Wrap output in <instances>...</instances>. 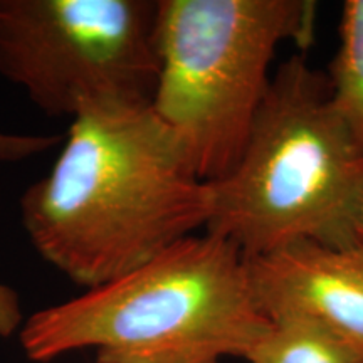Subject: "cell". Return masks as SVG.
Returning <instances> with one entry per match:
<instances>
[{
    "mask_svg": "<svg viewBox=\"0 0 363 363\" xmlns=\"http://www.w3.org/2000/svg\"><path fill=\"white\" fill-rule=\"evenodd\" d=\"M271 321H308L363 358V244L294 242L247 259Z\"/></svg>",
    "mask_w": 363,
    "mask_h": 363,
    "instance_id": "cell-6",
    "label": "cell"
},
{
    "mask_svg": "<svg viewBox=\"0 0 363 363\" xmlns=\"http://www.w3.org/2000/svg\"><path fill=\"white\" fill-rule=\"evenodd\" d=\"M158 2L0 0V76L44 115L152 104Z\"/></svg>",
    "mask_w": 363,
    "mask_h": 363,
    "instance_id": "cell-5",
    "label": "cell"
},
{
    "mask_svg": "<svg viewBox=\"0 0 363 363\" xmlns=\"http://www.w3.org/2000/svg\"><path fill=\"white\" fill-rule=\"evenodd\" d=\"M357 240L363 244V199L360 203V211H358V219H357Z\"/></svg>",
    "mask_w": 363,
    "mask_h": 363,
    "instance_id": "cell-11",
    "label": "cell"
},
{
    "mask_svg": "<svg viewBox=\"0 0 363 363\" xmlns=\"http://www.w3.org/2000/svg\"><path fill=\"white\" fill-rule=\"evenodd\" d=\"M208 189L203 230L246 259L305 240L358 242L363 147L305 56L278 67L238 163Z\"/></svg>",
    "mask_w": 363,
    "mask_h": 363,
    "instance_id": "cell-3",
    "label": "cell"
},
{
    "mask_svg": "<svg viewBox=\"0 0 363 363\" xmlns=\"http://www.w3.org/2000/svg\"><path fill=\"white\" fill-rule=\"evenodd\" d=\"M208 214V184L150 104L84 108L51 172L21 197L35 251L84 289L206 229Z\"/></svg>",
    "mask_w": 363,
    "mask_h": 363,
    "instance_id": "cell-1",
    "label": "cell"
},
{
    "mask_svg": "<svg viewBox=\"0 0 363 363\" xmlns=\"http://www.w3.org/2000/svg\"><path fill=\"white\" fill-rule=\"evenodd\" d=\"M271 325L246 257L203 230L121 278L33 313L19 342L35 363L86 348L96 350V363H220L246 360Z\"/></svg>",
    "mask_w": 363,
    "mask_h": 363,
    "instance_id": "cell-2",
    "label": "cell"
},
{
    "mask_svg": "<svg viewBox=\"0 0 363 363\" xmlns=\"http://www.w3.org/2000/svg\"><path fill=\"white\" fill-rule=\"evenodd\" d=\"M246 360L249 363H363V358L347 345L299 320L272 321Z\"/></svg>",
    "mask_w": 363,
    "mask_h": 363,
    "instance_id": "cell-8",
    "label": "cell"
},
{
    "mask_svg": "<svg viewBox=\"0 0 363 363\" xmlns=\"http://www.w3.org/2000/svg\"><path fill=\"white\" fill-rule=\"evenodd\" d=\"M24 323L21 299L16 289L0 283V338H11L19 333Z\"/></svg>",
    "mask_w": 363,
    "mask_h": 363,
    "instance_id": "cell-10",
    "label": "cell"
},
{
    "mask_svg": "<svg viewBox=\"0 0 363 363\" xmlns=\"http://www.w3.org/2000/svg\"><path fill=\"white\" fill-rule=\"evenodd\" d=\"M61 136L22 135L0 131V163L22 162L45 153L56 145Z\"/></svg>",
    "mask_w": 363,
    "mask_h": 363,
    "instance_id": "cell-9",
    "label": "cell"
},
{
    "mask_svg": "<svg viewBox=\"0 0 363 363\" xmlns=\"http://www.w3.org/2000/svg\"><path fill=\"white\" fill-rule=\"evenodd\" d=\"M306 0H160L152 110L197 177L220 180L238 163L269 89L283 43L306 45Z\"/></svg>",
    "mask_w": 363,
    "mask_h": 363,
    "instance_id": "cell-4",
    "label": "cell"
},
{
    "mask_svg": "<svg viewBox=\"0 0 363 363\" xmlns=\"http://www.w3.org/2000/svg\"><path fill=\"white\" fill-rule=\"evenodd\" d=\"M333 106L363 147V0H347L338 51L326 76Z\"/></svg>",
    "mask_w": 363,
    "mask_h": 363,
    "instance_id": "cell-7",
    "label": "cell"
}]
</instances>
